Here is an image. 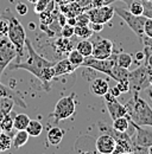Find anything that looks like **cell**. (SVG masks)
I'll list each match as a JSON object with an SVG mask.
<instances>
[{
  "mask_svg": "<svg viewBox=\"0 0 152 154\" xmlns=\"http://www.w3.org/2000/svg\"><path fill=\"white\" fill-rule=\"evenodd\" d=\"M25 48L27 50L29 57L25 62H17L13 64H10V70H18V69H23L26 70L29 72H31L35 77H37L38 79H40L43 71L49 68L55 64V62L52 60H48L46 58L42 57L37 51L33 49L30 39L26 38L25 40Z\"/></svg>",
  "mask_w": 152,
  "mask_h": 154,
  "instance_id": "1",
  "label": "cell"
},
{
  "mask_svg": "<svg viewBox=\"0 0 152 154\" xmlns=\"http://www.w3.org/2000/svg\"><path fill=\"white\" fill-rule=\"evenodd\" d=\"M125 107L131 121L139 126L152 127V108L144 98L139 96V93H133L132 98Z\"/></svg>",
  "mask_w": 152,
  "mask_h": 154,
  "instance_id": "2",
  "label": "cell"
},
{
  "mask_svg": "<svg viewBox=\"0 0 152 154\" xmlns=\"http://www.w3.org/2000/svg\"><path fill=\"white\" fill-rule=\"evenodd\" d=\"M5 17L7 18L8 24H10L8 25V32L6 36L14 45L17 54H18V57H21L24 54V50H25V40L27 38L25 29L13 14L7 13V14H5Z\"/></svg>",
  "mask_w": 152,
  "mask_h": 154,
  "instance_id": "3",
  "label": "cell"
},
{
  "mask_svg": "<svg viewBox=\"0 0 152 154\" xmlns=\"http://www.w3.org/2000/svg\"><path fill=\"white\" fill-rule=\"evenodd\" d=\"M114 12L127 24V26L132 30L133 33L140 40L144 38V25L146 20L145 16H135L131 13L128 10L122 7H114Z\"/></svg>",
  "mask_w": 152,
  "mask_h": 154,
  "instance_id": "4",
  "label": "cell"
},
{
  "mask_svg": "<svg viewBox=\"0 0 152 154\" xmlns=\"http://www.w3.org/2000/svg\"><path fill=\"white\" fill-rule=\"evenodd\" d=\"M128 82H130V90L132 93H140L150 88L149 66L146 65V63L145 65L138 66L135 70L128 74Z\"/></svg>",
  "mask_w": 152,
  "mask_h": 154,
  "instance_id": "5",
  "label": "cell"
},
{
  "mask_svg": "<svg viewBox=\"0 0 152 154\" xmlns=\"http://www.w3.org/2000/svg\"><path fill=\"white\" fill-rule=\"evenodd\" d=\"M76 110V101L75 93H71L68 96H64L57 101L56 106L54 108V112L50 114V116L54 117L56 122H59L62 120H67L70 116L74 115Z\"/></svg>",
  "mask_w": 152,
  "mask_h": 154,
  "instance_id": "6",
  "label": "cell"
},
{
  "mask_svg": "<svg viewBox=\"0 0 152 154\" xmlns=\"http://www.w3.org/2000/svg\"><path fill=\"white\" fill-rule=\"evenodd\" d=\"M130 123L133 126L135 132V137L133 139V143L135 146V152H146L147 147L152 146V131L145 128L144 126H139L130 120Z\"/></svg>",
  "mask_w": 152,
  "mask_h": 154,
  "instance_id": "7",
  "label": "cell"
},
{
  "mask_svg": "<svg viewBox=\"0 0 152 154\" xmlns=\"http://www.w3.org/2000/svg\"><path fill=\"white\" fill-rule=\"evenodd\" d=\"M115 56L116 55H112L111 57L103 58V59H97V58H94L93 56H89V57L84 58V62H83L82 66H86V68L93 69V70H96V71H100V72L106 74L107 76H109L113 66L116 65Z\"/></svg>",
  "mask_w": 152,
  "mask_h": 154,
  "instance_id": "8",
  "label": "cell"
},
{
  "mask_svg": "<svg viewBox=\"0 0 152 154\" xmlns=\"http://www.w3.org/2000/svg\"><path fill=\"white\" fill-rule=\"evenodd\" d=\"M90 21L106 24L112 19L115 14L114 7H111L109 5L106 6H99V7H92L87 11Z\"/></svg>",
  "mask_w": 152,
  "mask_h": 154,
  "instance_id": "9",
  "label": "cell"
},
{
  "mask_svg": "<svg viewBox=\"0 0 152 154\" xmlns=\"http://www.w3.org/2000/svg\"><path fill=\"white\" fill-rule=\"evenodd\" d=\"M114 43L111 39L99 38L96 42L93 43V54L92 56L97 59L108 58L113 55Z\"/></svg>",
  "mask_w": 152,
  "mask_h": 154,
  "instance_id": "10",
  "label": "cell"
},
{
  "mask_svg": "<svg viewBox=\"0 0 152 154\" xmlns=\"http://www.w3.org/2000/svg\"><path fill=\"white\" fill-rule=\"evenodd\" d=\"M105 98V104H106V108L108 110V114L111 116L112 120H115L116 117H120V116H126L127 115V109L124 104H121L118 98L115 96H113L109 91L103 95Z\"/></svg>",
  "mask_w": 152,
  "mask_h": 154,
  "instance_id": "11",
  "label": "cell"
},
{
  "mask_svg": "<svg viewBox=\"0 0 152 154\" xmlns=\"http://www.w3.org/2000/svg\"><path fill=\"white\" fill-rule=\"evenodd\" d=\"M115 146H116V140L111 134L107 133H102L95 141V148L101 154H112Z\"/></svg>",
  "mask_w": 152,
  "mask_h": 154,
  "instance_id": "12",
  "label": "cell"
},
{
  "mask_svg": "<svg viewBox=\"0 0 152 154\" xmlns=\"http://www.w3.org/2000/svg\"><path fill=\"white\" fill-rule=\"evenodd\" d=\"M76 69H77V66L74 65L73 63H70V60H69L68 58L59 59L58 62H55V64H54V72H55V77L69 75V74L74 72Z\"/></svg>",
  "mask_w": 152,
  "mask_h": 154,
  "instance_id": "13",
  "label": "cell"
},
{
  "mask_svg": "<svg viewBox=\"0 0 152 154\" xmlns=\"http://www.w3.org/2000/svg\"><path fill=\"white\" fill-rule=\"evenodd\" d=\"M16 57H18L16 48L6 49V50H0V76L2 75L4 70L11 64V62Z\"/></svg>",
  "mask_w": 152,
  "mask_h": 154,
  "instance_id": "14",
  "label": "cell"
},
{
  "mask_svg": "<svg viewBox=\"0 0 152 154\" xmlns=\"http://www.w3.org/2000/svg\"><path fill=\"white\" fill-rule=\"evenodd\" d=\"M90 90L95 96L103 97V95H106L109 91V84L105 78L97 77L90 83Z\"/></svg>",
  "mask_w": 152,
  "mask_h": 154,
  "instance_id": "15",
  "label": "cell"
},
{
  "mask_svg": "<svg viewBox=\"0 0 152 154\" xmlns=\"http://www.w3.org/2000/svg\"><path fill=\"white\" fill-rule=\"evenodd\" d=\"M0 96L11 97V98L18 104L19 107H21V108H27V106H26L25 101L23 100V97L20 96V95H18L16 91H13L11 88H8V87H6L5 84H2L1 82H0Z\"/></svg>",
  "mask_w": 152,
  "mask_h": 154,
  "instance_id": "16",
  "label": "cell"
},
{
  "mask_svg": "<svg viewBox=\"0 0 152 154\" xmlns=\"http://www.w3.org/2000/svg\"><path fill=\"white\" fill-rule=\"evenodd\" d=\"M64 134H65V132L62 128H59V127H52V128L49 129L48 135H46L48 142L51 146H57V145H59L62 142Z\"/></svg>",
  "mask_w": 152,
  "mask_h": 154,
  "instance_id": "17",
  "label": "cell"
},
{
  "mask_svg": "<svg viewBox=\"0 0 152 154\" xmlns=\"http://www.w3.org/2000/svg\"><path fill=\"white\" fill-rule=\"evenodd\" d=\"M14 101L11 97L0 96V121L10 113H12L14 107Z\"/></svg>",
  "mask_w": 152,
  "mask_h": 154,
  "instance_id": "18",
  "label": "cell"
},
{
  "mask_svg": "<svg viewBox=\"0 0 152 154\" xmlns=\"http://www.w3.org/2000/svg\"><path fill=\"white\" fill-rule=\"evenodd\" d=\"M128 74H130L128 69L119 66V65H114L108 77H111L116 82H124V81H128Z\"/></svg>",
  "mask_w": 152,
  "mask_h": 154,
  "instance_id": "19",
  "label": "cell"
},
{
  "mask_svg": "<svg viewBox=\"0 0 152 154\" xmlns=\"http://www.w3.org/2000/svg\"><path fill=\"white\" fill-rule=\"evenodd\" d=\"M55 48L61 54H69L73 50V43L70 42V38H64L61 36V38H57L54 43Z\"/></svg>",
  "mask_w": 152,
  "mask_h": 154,
  "instance_id": "20",
  "label": "cell"
},
{
  "mask_svg": "<svg viewBox=\"0 0 152 154\" xmlns=\"http://www.w3.org/2000/svg\"><path fill=\"white\" fill-rule=\"evenodd\" d=\"M75 49L84 57H89L92 56L93 54V43L88 39H83V40H80L77 44H76Z\"/></svg>",
  "mask_w": 152,
  "mask_h": 154,
  "instance_id": "21",
  "label": "cell"
},
{
  "mask_svg": "<svg viewBox=\"0 0 152 154\" xmlns=\"http://www.w3.org/2000/svg\"><path fill=\"white\" fill-rule=\"evenodd\" d=\"M130 126L131 123H130V119L127 115L116 117L115 120H113V123H112V127L118 132H127Z\"/></svg>",
  "mask_w": 152,
  "mask_h": 154,
  "instance_id": "22",
  "label": "cell"
},
{
  "mask_svg": "<svg viewBox=\"0 0 152 154\" xmlns=\"http://www.w3.org/2000/svg\"><path fill=\"white\" fill-rule=\"evenodd\" d=\"M25 131L29 133L30 136L37 137V136H39V135L42 134V132H43V125H42V122L38 121V120H30L29 126L26 127Z\"/></svg>",
  "mask_w": 152,
  "mask_h": 154,
  "instance_id": "23",
  "label": "cell"
},
{
  "mask_svg": "<svg viewBox=\"0 0 152 154\" xmlns=\"http://www.w3.org/2000/svg\"><path fill=\"white\" fill-rule=\"evenodd\" d=\"M29 122H30V117L26 114H16L13 117V126H14V129L17 131L26 129V127L29 126Z\"/></svg>",
  "mask_w": 152,
  "mask_h": 154,
  "instance_id": "24",
  "label": "cell"
},
{
  "mask_svg": "<svg viewBox=\"0 0 152 154\" xmlns=\"http://www.w3.org/2000/svg\"><path fill=\"white\" fill-rule=\"evenodd\" d=\"M29 137H30V135H29V133H27L25 129L18 131L17 134L14 135L13 140H12V146H13L14 148H20V147H23V146L29 141Z\"/></svg>",
  "mask_w": 152,
  "mask_h": 154,
  "instance_id": "25",
  "label": "cell"
},
{
  "mask_svg": "<svg viewBox=\"0 0 152 154\" xmlns=\"http://www.w3.org/2000/svg\"><path fill=\"white\" fill-rule=\"evenodd\" d=\"M115 60H116V65L130 69L133 63V57L132 55H130L127 52H120L115 56Z\"/></svg>",
  "mask_w": 152,
  "mask_h": 154,
  "instance_id": "26",
  "label": "cell"
},
{
  "mask_svg": "<svg viewBox=\"0 0 152 154\" xmlns=\"http://www.w3.org/2000/svg\"><path fill=\"white\" fill-rule=\"evenodd\" d=\"M13 117H14V116H12L11 113H10V114H7V115L0 121V131H1V132H5V133L10 134V133L14 129V126H13Z\"/></svg>",
  "mask_w": 152,
  "mask_h": 154,
  "instance_id": "27",
  "label": "cell"
},
{
  "mask_svg": "<svg viewBox=\"0 0 152 154\" xmlns=\"http://www.w3.org/2000/svg\"><path fill=\"white\" fill-rule=\"evenodd\" d=\"M75 30V36L80 37L81 39H88L93 36V31L90 30L89 25H76L74 27Z\"/></svg>",
  "mask_w": 152,
  "mask_h": 154,
  "instance_id": "28",
  "label": "cell"
},
{
  "mask_svg": "<svg viewBox=\"0 0 152 154\" xmlns=\"http://www.w3.org/2000/svg\"><path fill=\"white\" fill-rule=\"evenodd\" d=\"M68 59L70 60V63H73L74 65H76L77 68L78 66H82V64H83V62H84V56H82L76 49H73L69 54H68Z\"/></svg>",
  "mask_w": 152,
  "mask_h": 154,
  "instance_id": "29",
  "label": "cell"
},
{
  "mask_svg": "<svg viewBox=\"0 0 152 154\" xmlns=\"http://www.w3.org/2000/svg\"><path fill=\"white\" fill-rule=\"evenodd\" d=\"M11 146H12L11 135L0 131V152H5V151L10 149Z\"/></svg>",
  "mask_w": 152,
  "mask_h": 154,
  "instance_id": "30",
  "label": "cell"
},
{
  "mask_svg": "<svg viewBox=\"0 0 152 154\" xmlns=\"http://www.w3.org/2000/svg\"><path fill=\"white\" fill-rule=\"evenodd\" d=\"M131 13L135 14V16H143L144 13V5L141 1L139 0H134L131 4H128V8H127Z\"/></svg>",
  "mask_w": 152,
  "mask_h": 154,
  "instance_id": "31",
  "label": "cell"
},
{
  "mask_svg": "<svg viewBox=\"0 0 152 154\" xmlns=\"http://www.w3.org/2000/svg\"><path fill=\"white\" fill-rule=\"evenodd\" d=\"M75 26H71L69 24H65L61 27V36L64 37V38H71L74 35H75V30H74Z\"/></svg>",
  "mask_w": 152,
  "mask_h": 154,
  "instance_id": "32",
  "label": "cell"
},
{
  "mask_svg": "<svg viewBox=\"0 0 152 154\" xmlns=\"http://www.w3.org/2000/svg\"><path fill=\"white\" fill-rule=\"evenodd\" d=\"M75 18L76 25H89V23H90V19H89V16H88L87 11H83V12L78 13Z\"/></svg>",
  "mask_w": 152,
  "mask_h": 154,
  "instance_id": "33",
  "label": "cell"
},
{
  "mask_svg": "<svg viewBox=\"0 0 152 154\" xmlns=\"http://www.w3.org/2000/svg\"><path fill=\"white\" fill-rule=\"evenodd\" d=\"M51 0H38L37 2L35 4V12L39 14L42 13L43 11H45L48 8V5L50 4Z\"/></svg>",
  "mask_w": 152,
  "mask_h": 154,
  "instance_id": "34",
  "label": "cell"
},
{
  "mask_svg": "<svg viewBox=\"0 0 152 154\" xmlns=\"http://www.w3.org/2000/svg\"><path fill=\"white\" fill-rule=\"evenodd\" d=\"M8 20L6 17H0V36H6L8 32Z\"/></svg>",
  "mask_w": 152,
  "mask_h": 154,
  "instance_id": "35",
  "label": "cell"
},
{
  "mask_svg": "<svg viewBox=\"0 0 152 154\" xmlns=\"http://www.w3.org/2000/svg\"><path fill=\"white\" fill-rule=\"evenodd\" d=\"M144 5V13L143 16H145L146 18H152V0L149 1H141Z\"/></svg>",
  "mask_w": 152,
  "mask_h": 154,
  "instance_id": "36",
  "label": "cell"
},
{
  "mask_svg": "<svg viewBox=\"0 0 152 154\" xmlns=\"http://www.w3.org/2000/svg\"><path fill=\"white\" fill-rule=\"evenodd\" d=\"M144 36L152 38V18H146L144 25Z\"/></svg>",
  "mask_w": 152,
  "mask_h": 154,
  "instance_id": "37",
  "label": "cell"
},
{
  "mask_svg": "<svg viewBox=\"0 0 152 154\" xmlns=\"http://www.w3.org/2000/svg\"><path fill=\"white\" fill-rule=\"evenodd\" d=\"M116 87H118V89L121 91V94H125V93L131 91V90H130V82H128V81L116 82Z\"/></svg>",
  "mask_w": 152,
  "mask_h": 154,
  "instance_id": "38",
  "label": "cell"
},
{
  "mask_svg": "<svg viewBox=\"0 0 152 154\" xmlns=\"http://www.w3.org/2000/svg\"><path fill=\"white\" fill-rule=\"evenodd\" d=\"M16 11H17V13L20 14V16H25L29 12V8H27V6L24 2H18L16 5Z\"/></svg>",
  "mask_w": 152,
  "mask_h": 154,
  "instance_id": "39",
  "label": "cell"
},
{
  "mask_svg": "<svg viewBox=\"0 0 152 154\" xmlns=\"http://www.w3.org/2000/svg\"><path fill=\"white\" fill-rule=\"evenodd\" d=\"M103 25L105 24H101V23H95V21H90L89 23V27L90 30L94 32V33H99L103 30Z\"/></svg>",
  "mask_w": 152,
  "mask_h": 154,
  "instance_id": "40",
  "label": "cell"
},
{
  "mask_svg": "<svg viewBox=\"0 0 152 154\" xmlns=\"http://www.w3.org/2000/svg\"><path fill=\"white\" fill-rule=\"evenodd\" d=\"M109 93L115 97H119L120 95H121V91L118 89V87H116V85H115L114 88H109Z\"/></svg>",
  "mask_w": 152,
  "mask_h": 154,
  "instance_id": "41",
  "label": "cell"
},
{
  "mask_svg": "<svg viewBox=\"0 0 152 154\" xmlns=\"http://www.w3.org/2000/svg\"><path fill=\"white\" fill-rule=\"evenodd\" d=\"M135 60H137V62H143V60H145V54H144V51H139V52L135 54Z\"/></svg>",
  "mask_w": 152,
  "mask_h": 154,
  "instance_id": "42",
  "label": "cell"
},
{
  "mask_svg": "<svg viewBox=\"0 0 152 154\" xmlns=\"http://www.w3.org/2000/svg\"><path fill=\"white\" fill-rule=\"evenodd\" d=\"M145 63H146V65H147L149 68L152 69V54L150 56H147V57L145 58Z\"/></svg>",
  "mask_w": 152,
  "mask_h": 154,
  "instance_id": "43",
  "label": "cell"
},
{
  "mask_svg": "<svg viewBox=\"0 0 152 154\" xmlns=\"http://www.w3.org/2000/svg\"><path fill=\"white\" fill-rule=\"evenodd\" d=\"M75 0H55V2L58 5H64V4H69V2H74Z\"/></svg>",
  "mask_w": 152,
  "mask_h": 154,
  "instance_id": "44",
  "label": "cell"
},
{
  "mask_svg": "<svg viewBox=\"0 0 152 154\" xmlns=\"http://www.w3.org/2000/svg\"><path fill=\"white\" fill-rule=\"evenodd\" d=\"M149 75H150V88L152 89V69L149 68Z\"/></svg>",
  "mask_w": 152,
  "mask_h": 154,
  "instance_id": "45",
  "label": "cell"
},
{
  "mask_svg": "<svg viewBox=\"0 0 152 154\" xmlns=\"http://www.w3.org/2000/svg\"><path fill=\"white\" fill-rule=\"evenodd\" d=\"M118 1H122V2H125L126 5H128V4H131V2L134 1V0H118Z\"/></svg>",
  "mask_w": 152,
  "mask_h": 154,
  "instance_id": "46",
  "label": "cell"
},
{
  "mask_svg": "<svg viewBox=\"0 0 152 154\" xmlns=\"http://www.w3.org/2000/svg\"><path fill=\"white\" fill-rule=\"evenodd\" d=\"M147 95H149L150 100L152 101V89H147Z\"/></svg>",
  "mask_w": 152,
  "mask_h": 154,
  "instance_id": "47",
  "label": "cell"
},
{
  "mask_svg": "<svg viewBox=\"0 0 152 154\" xmlns=\"http://www.w3.org/2000/svg\"><path fill=\"white\" fill-rule=\"evenodd\" d=\"M146 152H147V153H150V154H152V146H150V147H147Z\"/></svg>",
  "mask_w": 152,
  "mask_h": 154,
  "instance_id": "48",
  "label": "cell"
},
{
  "mask_svg": "<svg viewBox=\"0 0 152 154\" xmlns=\"http://www.w3.org/2000/svg\"><path fill=\"white\" fill-rule=\"evenodd\" d=\"M27 1H29V2H31V4H36L38 0H27Z\"/></svg>",
  "mask_w": 152,
  "mask_h": 154,
  "instance_id": "49",
  "label": "cell"
},
{
  "mask_svg": "<svg viewBox=\"0 0 152 154\" xmlns=\"http://www.w3.org/2000/svg\"><path fill=\"white\" fill-rule=\"evenodd\" d=\"M141 1H149V0H141Z\"/></svg>",
  "mask_w": 152,
  "mask_h": 154,
  "instance_id": "50",
  "label": "cell"
},
{
  "mask_svg": "<svg viewBox=\"0 0 152 154\" xmlns=\"http://www.w3.org/2000/svg\"><path fill=\"white\" fill-rule=\"evenodd\" d=\"M0 37H1V36H0Z\"/></svg>",
  "mask_w": 152,
  "mask_h": 154,
  "instance_id": "51",
  "label": "cell"
}]
</instances>
